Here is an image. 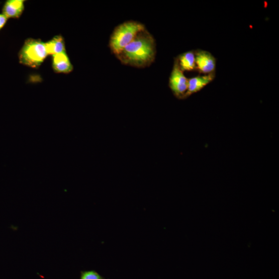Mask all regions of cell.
<instances>
[{"mask_svg": "<svg viewBox=\"0 0 279 279\" xmlns=\"http://www.w3.org/2000/svg\"><path fill=\"white\" fill-rule=\"evenodd\" d=\"M188 82V79L185 76L176 59L174 68H173L169 78V87L177 98L179 99L186 98Z\"/></svg>", "mask_w": 279, "mask_h": 279, "instance_id": "277c9868", "label": "cell"}, {"mask_svg": "<svg viewBox=\"0 0 279 279\" xmlns=\"http://www.w3.org/2000/svg\"><path fill=\"white\" fill-rule=\"evenodd\" d=\"M8 18L3 14H0V30H1L6 24Z\"/></svg>", "mask_w": 279, "mask_h": 279, "instance_id": "7c38bea8", "label": "cell"}, {"mask_svg": "<svg viewBox=\"0 0 279 279\" xmlns=\"http://www.w3.org/2000/svg\"><path fill=\"white\" fill-rule=\"evenodd\" d=\"M181 70L190 72L196 69L195 51H190L179 56L176 59Z\"/></svg>", "mask_w": 279, "mask_h": 279, "instance_id": "9c48e42d", "label": "cell"}, {"mask_svg": "<svg viewBox=\"0 0 279 279\" xmlns=\"http://www.w3.org/2000/svg\"><path fill=\"white\" fill-rule=\"evenodd\" d=\"M156 54L154 38L145 29L116 57L125 65L143 68L148 67L154 62Z\"/></svg>", "mask_w": 279, "mask_h": 279, "instance_id": "6da1fadb", "label": "cell"}, {"mask_svg": "<svg viewBox=\"0 0 279 279\" xmlns=\"http://www.w3.org/2000/svg\"><path fill=\"white\" fill-rule=\"evenodd\" d=\"M215 77V73H213L203 76H198L188 79L186 98L200 91L205 87L213 81Z\"/></svg>", "mask_w": 279, "mask_h": 279, "instance_id": "8992f818", "label": "cell"}, {"mask_svg": "<svg viewBox=\"0 0 279 279\" xmlns=\"http://www.w3.org/2000/svg\"><path fill=\"white\" fill-rule=\"evenodd\" d=\"M195 54V70L204 75L215 73L216 59L209 52L197 49Z\"/></svg>", "mask_w": 279, "mask_h": 279, "instance_id": "5b68a950", "label": "cell"}, {"mask_svg": "<svg viewBox=\"0 0 279 279\" xmlns=\"http://www.w3.org/2000/svg\"><path fill=\"white\" fill-rule=\"evenodd\" d=\"M18 56L20 63L37 69L48 55L45 43L41 39L29 38L26 40Z\"/></svg>", "mask_w": 279, "mask_h": 279, "instance_id": "3957f363", "label": "cell"}, {"mask_svg": "<svg viewBox=\"0 0 279 279\" xmlns=\"http://www.w3.org/2000/svg\"><path fill=\"white\" fill-rule=\"evenodd\" d=\"M45 46L48 55L52 56L66 51L64 39L61 35L55 36L45 43Z\"/></svg>", "mask_w": 279, "mask_h": 279, "instance_id": "30bf717a", "label": "cell"}, {"mask_svg": "<svg viewBox=\"0 0 279 279\" xmlns=\"http://www.w3.org/2000/svg\"><path fill=\"white\" fill-rule=\"evenodd\" d=\"M81 279H103V278L95 271L83 272Z\"/></svg>", "mask_w": 279, "mask_h": 279, "instance_id": "8fae6325", "label": "cell"}, {"mask_svg": "<svg viewBox=\"0 0 279 279\" xmlns=\"http://www.w3.org/2000/svg\"><path fill=\"white\" fill-rule=\"evenodd\" d=\"M24 0H7L2 8V14L8 19L19 18L24 9Z\"/></svg>", "mask_w": 279, "mask_h": 279, "instance_id": "ba28073f", "label": "cell"}, {"mask_svg": "<svg viewBox=\"0 0 279 279\" xmlns=\"http://www.w3.org/2000/svg\"><path fill=\"white\" fill-rule=\"evenodd\" d=\"M145 29L143 24L135 21H128L119 24L115 28L110 37L109 46L111 50L116 56Z\"/></svg>", "mask_w": 279, "mask_h": 279, "instance_id": "7a4b0ae2", "label": "cell"}, {"mask_svg": "<svg viewBox=\"0 0 279 279\" xmlns=\"http://www.w3.org/2000/svg\"><path fill=\"white\" fill-rule=\"evenodd\" d=\"M52 68L57 73L69 74L73 70V66L66 51L52 56Z\"/></svg>", "mask_w": 279, "mask_h": 279, "instance_id": "52a82bcc", "label": "cell"}]
</instances>
